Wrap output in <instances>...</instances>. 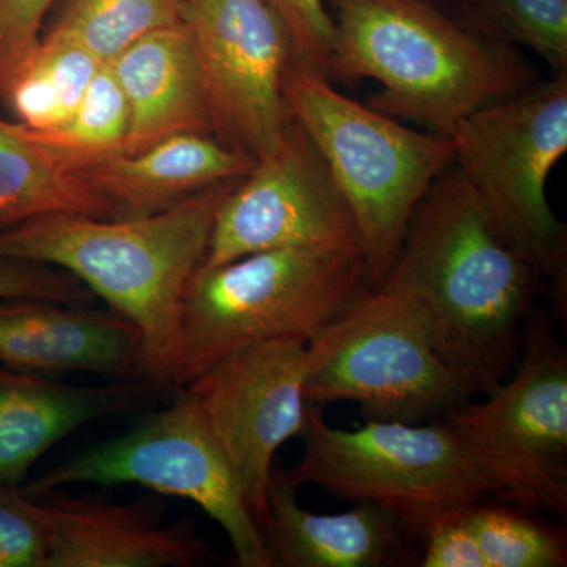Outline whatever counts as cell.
I'll list each match as a JSON object with an SVG mask.
<instances>
[{
	"instance_id": "6da1fadb",
	"label": "cell",
	"mask_w": 567,
	"mask_h": 567,
	"mask_svg": "<svg viewBox=\"0 0 567 567\" xmlns=\"http://www.w3.org/2000/svg\"><path fill=\"white\" fill-rule=\"evenodd\" d=\"M377 290L405 301L435 352L487 395L513 372L546 287L453 164L424 194Z\"/></svg>"
},
{
	"instance_id": "7a4b0ae2",
	"label": "cell",
	"mask_w": 567,
	"mask_h": 567,
	"mask_svg": "<svg viewBox=\"0 0 567 567\" xmlns=\"http://www.w3.org/2000/svg\"><path fill=\"white\" fill-rule=\"evenodd\" d=\"M241 178L142 218L59 213L22 223L0 230V259L74 276L140 331L141 379L171 386L183 298L207 252L216 213Z\"/></svg>"
},
{
	"instance_id": "3957f363",
	"label": "cell",
	"mask_w": 567,
	"mask_h": 567,
	"mask_svg": "<svg viewBox=\"0 0 567 567\" xmlns=\"http://www.w3.org/2000/svg\"><path fill=\"white\" fill-rule=\"evenodd\" d=\"M336 25L331 82L371 78L368 106L446 134L537 80L514 48L458 24L431 0H328Z\"/></svg>"
},
{
	"instance_id": "277c9868",
	"label": "cell",
	"mask_w": 567,
	"mask_h": 567,
	"mask_svg": "<svg viewBox=\"0 0 567 567\" xmlns=\"http://www.w3.org/2000/svg\"><path fill=\"white\" fill-rule=\"evenodd\" d=\"M284 99L352 210L365 278L377 290L424 194L453 166V141L446 134L406 128L347 99L320 71L295 58L284 80Z\"/></svg>"
},
{
	"instance_id": "5b68a950",
	"label": "cell",
	"mask_w": 567,
	"mask_h": 567,
	"mask_svg": "<svg viewBox=\"0 0 567 567\" xmlns=\"http://www.w3.org/2000/svg\"><path fill=\"white\" fill-rule=\"evenodd\" d=\"M371 290L363 257L286 248L197 270L183 298L171 385L186 386L244 347L316 341Z\"/></svg>"
},
{
	"instance_id": "8992f818",
	"label": "cell",
	"mask_w": 567,
	"mask_h": 567,
	"mask_svg": "<svg viewBox=\"0 0 567 567\" xmlns=\"http://www.w3.org/2000/svg\"><path fill=\"white\" fill-rule=\"evenodd\" d=\"M450 137L454 166L566 320L567 229L548 204L547 183L567 152V71L481 107Z\"/></svg>"
},
{
	"instance_id": "52a82bcc",
	"label": "cell",
	"mask_w": 567,
	"mask_h": 567,
	"mask_svg": "<svg viewBox=\"0 0 567 567\" xmlns=\"http://www.w3.org/2000/svg\"><path fill=\"white\" fill-rule=\"evenodd\" d=\"M303 454L292 468L274 466L287 486H317L346 502L375 503L401 518L413 537L446 514L491 495L443 421H365L353 431L324 423L309 405Z\"/></svg>"
},
{
	"instance_id": "ba28073f",
	"label": "cell",
	"mask_w": 567,
	"mask_h": 567,
	"mask_svg": "<svg viewBox=\"0 0 567 567\" xmlns=\"http://www.w3.org/2000/svg\"><path fill=\"white\" fill-rule=\"evenodd\" d=\"M443 424L502 502L567 514V350L543 312L522 333L513 372L483 402H466Z\"/></svg>"
},
{
	"instance_id": "9c48e42d",
	"label": "cell",
	"mask_w": 567,
	"mask_h": 567,
	"mask_svg": "<svg viewBox=\"0 0 567 567\" xmlns=\"http://www.w3.org/2000/svg\"><path fill=\"white\" fill-rule=\"evenodd\" d=\"M73 484H137L196 503L221 525L240 567H274L233 465L185 388L132 431L66 458L22 491L39 498Z\"/></svg>"
},
{
	"instance_id": "30bf717a",
	"label": "cell",
	"mask_w": 567,
	"mask_h": 567,
	"mask_svg": "<svg viewBox=\"0 0 567 567\" xmlns=\"http://www.w3.org/2000/svg\"><path fill=\"white\" fill-rule=\"evenodd\" d=\"M475 388L435 352L410 306L369 290L346 319L338 346L309 372V405L352 402L364 421H440L475 398Z\"/></svg>"
},
{
	"instance_id": "8fae6325",
	"label": "cell",
	"mask_w": 567,
	"mask_h": 567,
	"mask_svg": "<svg viewBox=\"0 0 567 567\" xmlns=\"http://www.w3.org/2000/svg\"><path fill=\"white\" fill-rule=\"evenodd\" d=\"M347 316L312 342L287 336L235 350L183 386L229 458L260 532L276 453L303 434L309 412L306 379L341 341Z\"/></svg>"
},
{
	"instance_id": "7c38bea8",
	"label": "cell",
	"mask_w": 567,
	"mask_h": 567,
	"mask_svg": "<svg viewBox=\"0 0 567 567\" xmlns=\"http://www.w3.org/2000/svg\"><path fill=\"white\" fill-rule=\"evenodd\" d=\"M183 22L216 137L256 162L278 151L293 122L284 99L293 43L281 17L267 0H186Z\"/></svg>"
},
{
	"instance_id": "4fadbf2b",
	"label": "cell",
	"mask_w": 567,
	"mask_h": 567,
	"mask_svg": "<svg viewBox=\"0 0 567 567\" xmlns=\"http://www.w3.org/2000/svg\"><path fill=\"white\" fill-rule=\"evenodd\" d=\"M286 248L361 256L352 210L323 156L295 121L281 147L257 159L224 199L199 270Z\"/></svg>"
},
{
	"instance_id": "5bb4252c",
	"label": "cell",
	"mask_w": 567,
	"mask_h": 567,
	"mask_svg": "<svg viewBox=\"0 0 567 567\" xmlns=\"http://www.w3.org/2000/svg\"><path fill=\"white\" fill-rule=\"evenodd\" d=\"M50 522L47 567H193L212 550L192 524L164 527L162 503L93 496H39Z\"/></svg>"
},
{
	"instance_id": "9a60e30c",
	"label": "cell",
	"mask_w": 567,
	"mask_h": 567,
	"mask_svg": "<svg viewBox=\"0 0 567 567\" xmlns=\"http://www.w3.org/2000/svg\"><path fill=\"white\" fill-rule=\"evenodd\" d=\"M0 364L50 377L84 372L141 379V334L110 308L2 300Z\"/></svg>"
},
{
	"instance_id": "2e32d148",
	"label": "cell",
	"mask_w": 567,
	"mask_h": 567,
	"mask_svg": "<svg viewBox=\"0 0 567 567\" xmlns=\"http://www.w3.org/2000/svg\"><path fill=\"white\" fill-rule=\"evenodd\" d=\"M155 390L142 379L123 385H69L59 377L0 364V486L20 487L51 447L93 421L136 409Z\"/></svg>"
},
{
	"instance_id": "e0dca14e",
	"label": "cell",
	"mask_w": 567,
	"mask_h": 567,
	"mask_svg": "<svg viewBox=\"0 0 567 567\" xmlns=\"http://www.w3.org/2000/svg\"><path fill=\"white\" fill-rule=\"evenodd\" d=\"M256 159L210 134H177L136 153H115L78 171L110 204L112 219L155 215L208 186L245 177Z\"/></svg>"
},
{
	"instance_id": "ac0fdd59",
	"label": "cell",
	"mask_w": 567,
	"mask_h": 567,
	"mask_svg": "<svg viewBox=\"0 0 567 567\" xmlns=\"http://www.w3.org/2000/svg\"><path fill=\"white\" fill-rule=\"evenodd\" d=\"M110 63L130 110L121 153L141 152L177 134H215L185 22L142 37Z\"/></svg>"
},
{
	"instance_id": "d6986e66",
	"label": "cell",
	"mask_w": 567,
	"mask_h": 567,
	"mask_svg": "<svg viewBox=\"0 0 567 567\" xmlns=\"http://www.w3.org/2000/svg\"><path fill=\"white\" fill-rule=\"evenodd\" d=\"M271 565L279 567H386L404 557L401 518L375 503H353L341 514H316L298 503L297 488L271 472L262 527Z\"/></svg>"
},
{
	"instance_id": "ffe728a7",
	"label": "cell",
	"mask_w": 567,
	"mask_h": 567,
	"mask_svg": "<svg viewBox=\"0 0 567 567\" xmlns=\"http://www.w3.org/2000/svg\"><path fill=\"white\" fill-rule=\"evenodd\" d=\"M59 213L111 218V207L22 123L0 118V230Z\"/></svg>"
},
{
	"instance_id": "44dd1931",
	"label": "cell",
	"mask_w": 567,
	"mask_h": 567,
	"mask_svg": "<svg viewBox=\"0 0 567 567\" xmlns=\"http://www.w3.org/2000/svg\"><path fill=\"white\" fill-rule=\"evenodd\" d=\"M445 11L481 39L527 48L554 74L567 71V0H451Z\"/></svg>"
},
{
	"instance_id": "7402d4cb",
	"label": "cell",
	"mask_w": 567,
	"mask_h": 567,
	"mask_svg": "<svg viewBox=\"0 0 567 567\" xmlns=\"http://www.w3.org/2000/svg\"><path fill=\"white\" fill-rule=\"evenodd\" d=\"M186 0H71L50 33L114 61L142 37L183 21Z\"/></svg>"
},
{
	"instance_id": "603a6c76",
	"label": "cell",
	"mask_w": 567,
	"mask_h": 567,
	"mask_svg": "<svg viewBox=\"0 0 567 567\" xmlns=\"http://www.w3.org/2000/svg\"><path fill=\"white\" fill-rule=\"evenodd\" d=\"M130 110L110 62L102 63L69 122L55 130L25 126L33 140L80 171L89 163L121 153Z\"/></svg>"
},
{
	"instance_id": "cb8c5ba5",
	"label": "cell",
	"mask_w": 567,
	"mask_h": 567,
	"mask_svg": "<svg viewBox=\"0 0 567 567\" xmlns=\"http://www.w3.org/2000/svg\"><path fill=\"white\" fill-rule=\"evenodd\" d=\"M509 503L486 498L466 507V518L486 567H565L566 532Z\"/></svg>"
},
{
	"instance_id": "d4e9b609",
	"label": "cell",
	"mask_w": 567,
	"mask_h": 567,
	"mask_svg": "<svg viewBox=\"0 0 567 567\" xmlns=\"http://www.w3.org/2000/svg\"><path fill=\"white\" fill-rule=\"evenodd\" d=\"M50 522L39 498L0 486V567H47Z\"/></svg>"
},
{
	"instance_id": "484cf974",
	"label": "cell",
	"mask_w": 567,
	"mask_h": 567,
	"mask_svg": "<svg viewBox=\"0 0 567 567\" xmlns=\"http://www.w3.org/2000/svg\"><path fill=\"white\" fill-rule=\"evenodd\" d=\"M289 29L293 58L330 74L336 41L333 14L324 0H267Z\"/></svg>"
},
{
	"instance_id": "4316f807",
	"label": "cell",
	"mask_w": 567,
	"mask_h": 567,
	"mask_svg": "<svg viewBox=\"0 0 567 567\" xmlns=\"http://www.w3.org/2000/svg\"><path fill=\"white\" fill-rule=\"evenodd\" d=\"M21 298L76 306L96 300L84 284L51 265L0 259V301Z\"/></svg>"
},
{
	"instance_id": "83f0119b",
	"label": "cell",
	"mask_w": 567,
	"mask_h": 567,
	"mask_svg": "<svg viewBox=\"0 0 567 567\" xmlns=\"http://www.w3.org/2000/svg\"><path fill=\"white\" fill-rule=\"evenodd\" d=\"M52 0H0V96L31 59L40 43V29Z\"/></svg>"
},
{
	"instance_id": "f1b7e54d",
	"label": "cell",
	"mask_w": 567,
	"mask_h": 567,
	"mask_svg": "<svg viewBox=\"0 0 567 567\" xmlns=\"http://www.w3.org/2000/svg\"><path fill=\"white\" fill-rule=\"evenodd\" d=\"M423 543L421 567H486L465 509L446 514L429 525L420 537Z\"/></svg>"
},
{
	"instance_id": "f546056e",
	"label": "cell",
	"mask_w": 567,
	"mask_h": 567,
	"mask_svg": "<svg viewBox=\"0 0 567 567\" xmlns=\"http://www.w3.org/2000/svg\"><path fill=\"white\" fill-rule=\"evenodd\" d=\"M431 2H434L440 9L446 10L447 3H450L451 0H431Z\"/></svg>"
}]
</instances>
